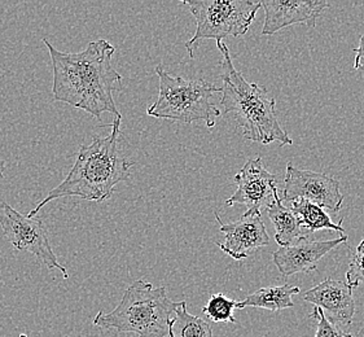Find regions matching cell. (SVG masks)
<instances>
[{"mask_svg":"<svg viewBox=\"0 0 364 337\" xmlns=\"http://www.w3.org/2000/svg\"><path fill=\"white\" fill-rule=\"evenodd\" d=\"M43 42L51 58L52 95L56 102L87 112L102 126V113L121 117L113 94L119 90L122 75L112 64L116 52L113 44L99 39L90 42L83 51L68 53L58 51L47 38Z\"/></svg>","mask_w":364,"mask_h":337,"instance_id":"1","label":"cell"},{"mask_svg":"<svg viewBox=\"0 0 364 337\" xmlns=\"http://www.w3.org/2000/svg\"><path fill=\"white\" fill-rule=\"evenodd\" d=\"M121 122L122 116L114 118L108 137L94 135L90 146H80L69 174L28 213L29 218H34L44 205L56 198H80L97 203L108 200L118 184L129 181L134 162L124 159L118 149Z\"/></svg>","mask_w":364,"mask_h":337,"instance_id":"2","label":"cell"},{"mask_svg":"<svg viewBox=\"0 0 364 337\" xmlns=\"http://www.w3.org/2000/svg\"><path fill=\"white\" fill-rule=\"evenodd\" d=\"M217 47L222 53L220 80L223 86L220 87V104L223 114L235 113L247 140L261 144L277 141L282 146H291L293 140L279 124L277 102L267 88L250 83L236 70L225 42H217Z\"/></svg>","mask_w":364,"mask_h":337,"instance_id":"3","label":"cell"},{"mask_svg":"<svg viewBox=\"0 0 364 337\" xmlns=\"http://www.w3.org/2000/svg\"><path fill=\"white\" fill-rule=\"evenodd\" d=\"M179 305L181 302L168 299L165 287L154 288L140 279L124 291L113 311H99L94 324L104 331L132 332L139 337H166L171 316Z\"/></svg>","mask_w":364,"mask_h":337,"instance_id":"4","label":"cell"},{"mask_svg":"<svg viewBox=\"0 0 364 337\" xmlns=\"http://www.w3.org/2000/svg\"><path fill=\"white\" fill-rule=\"evenodd\" d=\"M160 80L159 97L148 107L146 114L151 117L168 119L190 125L196 121H205L208 127L215 126V118L222 112L211 103V97L222 88L204 80H184L166 72L162 64L156 66Z\"/></svg>","mask_w":364,"mask_h":337,"instance_id":"5","label":"cell"},{"mask_svg":"<svg viewBox=\"0 0 364 337\" xmlns=\"http://www.w3.org/2000/svg\"><path fill=\"white\" fill-rule=\"evenodd\" d=\"M183 4L190 8L196 20V31L184 44L191 59L195 58V51L204 39L223 42L227 37L247 34L261 8V3L253 0H184Z\"/></svg>","mask_w":364,"mask_h":337,"instance_id":"6","label":"cell"},{"mask_svg":"<svg viewBox=\"0 0 364 337\" xmlns=\"http://www.w3.org/2000/svg\"><path fill=\"white\" fill-rule=\"evenodd\" d=\"M0 228L16 250L29 252L50 270L58 269L63 272L64 279L69 278L65 267L60 264L52 250L47 228L42 220L23 215L0 198Z\"/></svg>","mask_w":364,"mask_h":337,"instance_id":"7","label":"cell"},{"mask_svg":"<svg viewBox=\"0 0 364 337\" xmlns=\"http://www.w3.org/2000/svg\"><path fill=\"white\" fill-rule=\"evenodd\" d=\"M283 200H306L315 205L337 214L343 205V196L340 182L324 173L297 168L291 162L287 164Z\"/></svg>","mask_w":364,"mask_h":337,"instance_id":"8","label":"cell"},{"mask_svg":"<svg viewBox=\"0 0 364 337\" xmlns=\"http://www.w3.org/2000/svg\"><path fill=\"white\" fill-rule=\"evenodd\" d=\"M280 176L269 173L262 159H250L235 176L237 190L226 201L227 206L245 205L247 212L261 214L279 198Z\"/></svg>","mask_w":364,"mask_h":337,"instance_id":"9","label":"cell"},{"mask_svg":"<svg viewBox=\"0 0 364 337\" xmlns=\"http://www.w3.org/2000/svg\"><path fill=\"white\" fill-rule=\"evenodd\" d=\"M214 215L219 231L225 234V242H217V245L233 260H245L249 253L269 245V236L261 214L245 212L232 223H223L217 212Z\"/></svg>","mask_w":364,"mask_h":337,"instance_id":"10","label":"cell"},{"mask_svg":"<svg viewBox=\"0 0 364 337\" xmlns=\"http://www.w3.org/2000/svg\"><path fill=\"white\" fill-rule=\"evenodd\" d=\"M259 3L264 9L262 36H272L296 23L315 28L321 12L331 7L327 0H263Z\"/></svg>","mask_w":364,"mask_h":337,"instance_id":"11","label":"cell"},{"mask_svg":"<svg viewBox=\"0 0 364 337\" xmlns=\"http://www.w3.org/2000/svg\"><path fill=\"white\" fill-rule=\"evenodd\" d=\"M348 235H343L338 239L316 242L309 240V236L301 237L296 244L283 247L272 255V261L284 277H291L299 272H310L316 270L318 262L327 256L331 250L337 248L340 244L348 242Z\"/></svg>","mask_w":364,"mask_h":337,"instance_id":"12","label":"cell"},{"mask_svg":"<svg viewBox=\"0 0 364 337\" xmlns=\"http://www.w3.org/2000/svg\"><path fill=\"white\" fill-rule=\"evenodd\" d=\"M307 302L321 309L329 316V322L341 326H350L355 314V301L353 289L346 282L327 278L318 286L304 294Z\"/></svg>","mask_w":364,"mask_h":337,"instance_id":"13","label":"cell"},{"mask_svg":"<svg viewBox=\"0 0 364 337\" xmlns=\"http://www.w3.org/2000/svg\"><path fill=\"white\" fill-rule=\"evenodd\" d=\"M301 292L299 287L283 286L267 287L249 294L244 301H239L237 309L261 308L269 311H280L284 309L293 308L294 302L291 297Z\"/></svg>","mask_w":364,"mask_h":337,"instance_id":"14","label":"cell"},{"mask_svg":"<svg viewBox=\"0 0 364 337\" xmlns=\"http://www.w3.org/2000/svg\"><path fill=\"white\" fill-rule=\"evenodd\" d=\"M269 220L275 226L277 234L275 240L280 245V248L291 245L294 240H299L309 235L304 234V228L299 222V217L291 212V208L283 205V200L277 198L275 204L266 209Z\"/></svg>","mask_w":364,"mask_h":337,"instance_id":"15","label":"cell"},{"mask_svg":"<svg viewBox=\"0 0 364 337\" xmlns=\"http://www.w3.org/2000/svg\"><path fill=\"white\" fill-rule=\"evenodd\" d=\"M291 210L299 217L302 228H307L309 232H315L321 230H331L345 235L343 220L335 223L332 218L324 212L321 206L315 205L306 200H294L291 203Z\"/></svg>","mask_w":364,"mask_h":337,"instance_id":"16","label":"cell"},{"mask_svg":"<svg viewBox=\"0 0 364 337\" xmlns=\"http://www.w3.org/2000/svg\"><path fill=\"white\" fill-rule=\"evenodd\" d=\"M168 337H214L210 324L200 316H192L187 310V302L181 301L175 316L168 324Z\"/></svg>","mask_w":364,"mask_h":337,"instance_id":"17","label":"cell"},{"mask_svg":"<svg viewBox=\"0 0 364 337\" xmlns=\"http://www.w3.org/2000/svg\"><path fill=\"white\" fill-rule=\"evenodd\" d=\"M237 304L239 301L228 299L223 294H211L208 304L203 308V313L213 322L236 323L233 310L237 309Z\"/></svg>","mask_w":364,"mask_h":337,"instance_id":"18","label":"cell"},{"mask_svg":"<svg viewBox=\"0 0 364 337\" xmlns=\"http://www.w3.org/2000/svg\"><path fill=\"white\" fill-rule=\"evenodd\" d=\"M346 284L354 289L364 286V239L359 242L346 272Z\"/></svg>","mask_w":364,"mask_h":337,"instance_id":"19","label":"cell"},{"mask_svg":"<svg viewBox=\"0 0 364 337\" xmlns=\"http://www.w3.org/2000/svg\"><path fill=\"white\" fill-rule=\"evenodd\" d=\"M311 318L318 323V328L314 337H353V335L343 332L336 324L329 322L321 309L315 306L311 313Z\"/></svg>","mask_w":364,"mask_h":337,"instance_id":"20","label":"cell"},{"mask_svg":"<svg viewBox=\"0 0 364 337\" xmlns=\"http://www.w3.org/2000/svg\"><path fill=\"white\" fill-rule=\"evenodd\" d=\"M355 52V60H354V69H362L364 70V34L359 41V47L354 48Z\"/></svg>","mask_w":364,"mask_h":337,"instance_id":"21","label":"cell"},{"mask_svg":"<svg viewBox=\"0 0 364 337\" xmlns=\"http://www.w3.org/2000/svg\"><path fill=\"white\" fill-rule=\"evenodd\" d=\"M4 171H6V161L0 160V181H1L3 176H4Z\"/></svg>","mask_w":364,"mask_h":337,"instance_id":"22","label":"cell"}]
</instances>
